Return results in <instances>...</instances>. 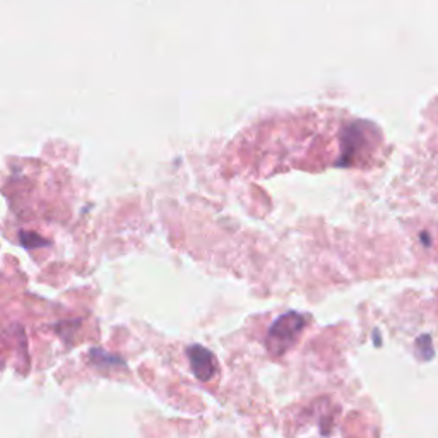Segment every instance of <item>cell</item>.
I'll return each instance as SVG.
<instances>
[{"instance_id":"obj_1","label":"cell","mask_w":438,"mask_h":438,"mask_svg":"<svg viewBox=\"0 0 438 438\" xmlns=\"http://www.w3.org/2000/svg\"><path fill=\"white\" fill-rule=\"evenodd\" d=\"M301 329H303V317L301 315L294 314V312L285 314L272 324L271 330H269V347L276 354L283 353L296 339Z\"/></svg>"},{"instance_id":"obj_2","label":"cell","mask_w":438,"mask_h":438,"mask_svg":"<svg viewBox=\"0 0 438 438\" xmlns=\"http://www.w3.org/2000/svg\"><path fill=\"white\" fill-rule=\"evenodd\" d=\"M187 356L190 360L193 375L199 380H211L216 375V358L209 350H206L200 344H193V346H189V350H187Z\"/></svg>"}]
</instances>
